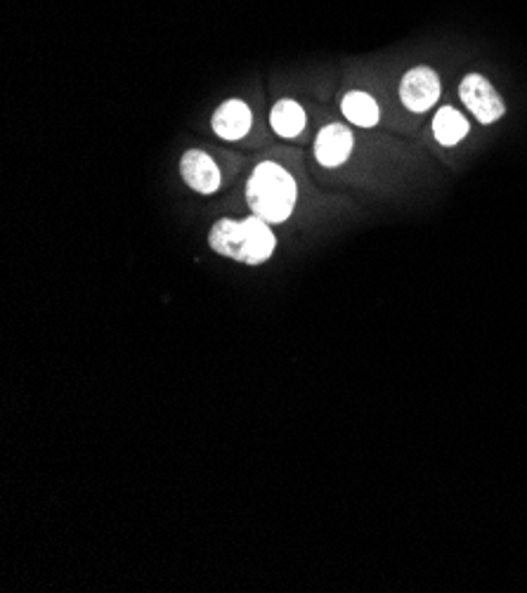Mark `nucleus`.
<instances>
[{
    "instance_id": "423d86ee",
    "label": "nucleus",
    "mask_w": 527,
    "mask_h": 593,
    "mask_svg": "<svg viewBox=\"0 0 527 593\" xmlns=\"http://www.w3.org/2000/svg\"><path fill=\"white\" fill-rule=\"evenodd\" d=\"M208 246L213 248L216 254L228 256L244 263L246 258V230L244 220H230L223 218L208 232Z\"/></svg>"
},
{
    "instance_id": "9b49d317",
    "label": "nucleus",
    "mask_w": 527,
    "mask_h": 593,
    "mask_svg": "<svg viewBox=\"0 0 527 593\" xmlns=\"http://www.w3.org/2000/svg\"><path fill=\"white\" fill-rule=\"evenodd\" d=\"M272 131L282 137H296L305 128V112L294 100H282L272 107L270 114Z\"/></svg>"
},
{
    "instance_id": "20e7f679",
    "label": "nucleus",
    "mask_w": 527,
    "mask_h": 593,
    "mask_svg": "<svg viewBox=\"0 0 527 593\" xmlns=\"http://www.w3.org/2000/svg\"><path fill=\"white\" fill-rule=\"evenodd\" d=\"M180 175L199 195H213L220 187V171L216 161L199 149H192L180 159Z\"/></svg>"
},
{
    "instance_id": "1a4fd4ad",
    "label": "nucleus",
    "mask_w": 527,
    "mask_h": 593,
    "mask_svg": "<svg viewBox=\"0 0 527 593\" xmlns=\"http://www.w3.org/2000/svg\"><path fill=\"white\" fill-rule=\"evenodd\" d=\"M343 116L359 128H371L379 123V104L367 92H348L343 98Z\"/></svg>"
},
{
    "instance_id": "6e6552de",
    "label": "nucleus",
    "mask_w": 527,
    "mask_h": 593,
    "mask_svg": "<svg viewBox=\"0 0 527 593\" xmlns=\"http://www.w3.org/2000/svg\"><path fill=\"white\" fill-rule=\"evenodd\" d=\"M244 230H246L244 263L246 265L266 263V260H270V256L274 254V246H277L270 223H266V220L258 215H252V218H244Z\"/></svg>"
},
{
    "instance_id": "f257e3e1",
    "label": "nucleus",
    "mask_w": 527,
    "mask_h": 593,
    "mask_svg": "<svg viewBox=\"0 0 527 593\" xmlns=\"http://www.w3.org/2000/svg\"><path fill=\"white\" fill-rule=\"evenodd\" d=\"M296 181L291 177L280 163L266 161L256 165L252 181L246 185V201L252 206L254 215L266 223H284L296 206Z\"/></svg>"
},
{
    "instance_id": "f03ea898",
    "label": "nucleus",
    "mask_w": 527,
    "mask_h": 593,
    "mask_svg": "<svg viewBox=\"0 0 527 593\" xmlns=\"http://www.w3.org/2000/svg\"><path fill=\"white\" fill-rule=\"evenodd\" d=\"M459 95H462V102L468 107V112L474 114L480 123H494L497 119H502L506 112V107H504L502 98H499V92L485 76L468 74L462 81Z\"/></svg>"
},
{
    "instance_id": "0eeeda50",
    "label": "nucleus",
    "mask_w": 527,
    "mask_h": 593,
    "mask_svg": "<svg viewBox=\"0 0 527 593\" xmlns=\"http://www.w3.org/2000/svg\"><path fill=\"white\" fill-rule=\"evenodd\" d=\"M211 126L223 140H242L252 128V109L242 100H228L216 109Z\"/></svg>"
},
{
    "instance_id": "39448f33",
    "label": "nucleus",
    "mask_w": 527,
    "mask_h": 593,
    "mask_svg": "<svg viewBox=\"0 0 527 593\" xmlns=\"http://www.w3.org/2000/svg\"><path fill=\"white\" fill-rule=\"evenodd\" d=\"M353 151V135L351 131L341 126V123H331L320 135H317L315 143V157L327 169H336L345 159L351 157Z\"/></svg>"
},
{
    "instance_id": "9d476101",
    "label": "nucleus",
    "mask_w": 527,
    "mask_h": 593,
    "mask_svg": "<svg viewBox=\"0 0 527 593\" xmlns=\"http://www.w3.org/2000/svg\"><path fill=\"white\" fill-rule=\"evenodd\" d=\"M433 133L440 145L452 147L456 143H462L468 135V121L462 116V112H456V109L442 107L433 119Z\"/></svg>"
},
{
    "instance_id": "7ed1b4c3",
    "label": "nucleus",
    "mask_w": 527,
    "mask_h": 593,
    "mask_svg": "<svg viewBox=\"0 0 527 593\" xmlns=\"http://www.w3.org/2000/svg\"><path fill=\"white\" fill-rule=\"evenodd\" d=\"M400 98L409 112H428L440 98V78L428 66H416L405 74L400 86Z\"/></svg>"
}]
</instances>
